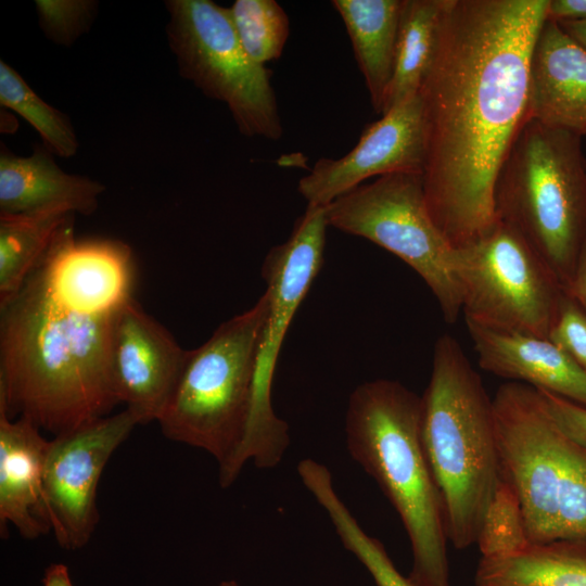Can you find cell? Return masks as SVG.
<instances>
[{
	"label": "cell",
	"mask_w": 586,
	"mask_h": 586,
	"mask_svg": "<svg viewBox=\"0 0 586 586\" xmlns=\"http://www.w3.org/2000/svg\"><path fill=\"white\" fill-rule=\"evenodd\" d=\"M105 189L100 181L64 171L44 146H38L29 156L1 150L0 215L46 209L91 215Z\"/></svg>",
	"instance_id": "obj_19"
},
{
	"label": "cell",
	"mask_w": 586,
	"mask_h": 586,
	"mask_svg": "<svg viewBox=\"0 0 586 586\" xmlns=\"http://www.w3.org/2000/svg\"><path fill=\"white\" fill-rule=\"evenodd\" d=\"M74 216L65 209L0 215V304L21 290Z\"/></svg>",
	"instance_id": "obj_23"
},
{
	"label": "cell",
	"mask_w": 586,
	"mask_h": 586,
	"mask_svg": "<svg viewBox=\"0 0 586 586\" xmlns=\"http://www.w3.org/2000/svg\"><path fill=\"white\" fill-rule=\"evenodd\" d=\"M425 127L419 93L367 125L356 145L340 158H319L300 179L309 205L327 206L369 178L423 174Z\"/></svg>",
	"instance_id": "obj_13"
},
{
	"label": "cell",
	"mask_w": 586,
	"mask_h": 586,
	"mask_svg": "<svg viewBox=\"0 0 586 586\" xmlns=\"http://www.w3.org/2000/svg\"><path fill=\"white\" fill-rule=\"evenodd\" d=\"M0 104L27 120L43 146L61 157L74 156L78 138L67 115L43 101L8 63L0 61Z\"/></svg>",
	"instance_id": "obj_25"
},
{
	"label": "cell",
	"mask_w": 586,
	"mask_h": 586,
	"mask_svg": "<svg viewBox=\"0 0 586 586\" xmlns=\"http://www.w3.org/2000/svg\"><path fill=\"white\" fill-rule=\"evenodd\" d=\"M238 38L256 63L281 56L290 35V20L276 0H235L229 8Z\"/></svg>",
	"instance_id": "obj_26"
},
{
	"label": "cell",
	"mask_w": 586,
	"mask_h": 586,
	"mask_svg": "<svg viewBox=\"0 0 586 586\" xmlns=\"http://www.w3.org/2000/svg\"><path fill=\"white\" fill-rule=\"evenodd\" d=\"M328 227L326 208L307 204L288 240L265 257L262 276L269 307L258 345L246 432L233 468L235 480L247 461L259 469L277 467L290 444L289 425L272 408V380L290 323L321 268Z\"/></svg>",
	"instance_id": "obj_9"
},
{
	"label": "cell",
	"mask_w": 586,
	"mask_h": 586,
	"mask_svg": "<svg viewBox=\"0 0 586 586\" xmlns=\"http://www.w3.org/2000/svg\"><path fill=\"white\" fill-rule=\"evenodd\" d=\"M114 314L61 306L30 275L0 304V409L54 436L109 416L119 404L110 358Z\"/></svg>",
	"instance_id": "obj_2"
},
{
	"label": "cell",
	"mask_w": 586,
	"mask_h": 586,
	"mask_svg": "<svg viewBox=\"0 0 586 586\" xmlns=\"http://www.w3.org/2000/svg\"><path fill=\"white\" fill-rule=\"evenodd\" d=\"M421 396L398 381L357 386L345 418L352 458L377 482L410 542L413 586H451L447 523L421 437Z\"/></svg>",
	"instance_id": "obj_3"
},
{
	"label": "cell",
	"mask_w": 586,
	"mask_h": 586,
	"mask_svg": "<svg viewBox=\"0 0 586 586\" xmlns=\"http://www.w3.org/2000/svg\"><path fill=\"white\" fill-rule=\"evenodd\" d=\"M421 400L422 444L444 504L448 542L466 549L476 544L500 462L493 398L449 334L435 342Z\"/></svg>",
	"instance_id": "obj_4"
},
{
	"label": "cell",
	"mask_w": 586,
	"mask_h": 586,
	"mask_svg": "<svg viewBox=\"0 0 586 586\" xmlns=\"http://www.w3.org/2000/svg\"><path fill=\"white\" fill-rule=\"evenodd\" d=\"M548 337L586 370V314L566 292Z\"/></svg>",
	"instance_id": "obj_29"
},
{
	"label": "cell",
	"mask_w": 586,
	"mask_h": 586,
	"mask_svg": "<svg viewBox=\"0 0 586 586\" xmlns=\"http://www.w3.org/2000/svg\"><path fill=\"white\" fill-rule=\"evenodd\" d=\"M42 586H74L67 565L63 563L50 564L43 574Z\"/></svg>",
	"instance_id": "obj_33"
},
{
	"label": "cell",
	"mask_w": 586,
	"mask_h": 586,
	"mask_svg": "<svg viewBox=\"0 0 586 586\" xmlns=\"http://www.w3.org/2000/svg\"><path fill=\"white\" fill-rule=\"evenodd\" d=\"M297 472L304 486L329 515L344 548L364 564L378 586H413L396 569L383 544L358 524L335 492L332 475L324 464L307 459Z\"/></svg>",
	"instance_id": "obj_24"
},
{
	"label": "cell",
	"mask_w": 586,
	"mask_h": 586,
	"mask_svg": "<svg viewBox=\"0 0 586 586\" xmlns=\"http://www.w3.org/2000/svg\"><path fill=\"white\" fill-rule=\"evenodd\" d=\"M558 23L576 42L586 49V21H563Z\"/></svg>",
	"instance_id": "obj_34"
},
{
	"label": "cell",
	"mask_w": 586,
	"mask_h": 586,
	"mask_svg": "<svg viewBox=\"0 0 586 586\" xmlns=\"http://www.w3.org/2000/svg\"><path fill=\"white\" fill-rule=\"evenodd\" d=\"M219 586H239L235 581H224L219 584Z\"/></svg>",
	"instance_id": "obj_35"
},
{
	"label": "cell",
	"mask_w": 586,
	"mask_h": 586,
	"mask_svg": "<svg viewBox=\"0 0 586 586\" xmlns=\"http://www.w3.org/2000/svg\"><path fill=\"white\" fill-rule=\"evenodd\" d=\"M493 407L500 476L520 498L530 543L586 539V447L527 384L504 383Z\"/></svg>",
	"instance_id": "obj_6"
},
{
	"label": "cell",
	"mask_w": 586,
	"mask_h": 586,
	"mask_svg": "<svg viewBox=\"0 0 586 586\" xmlns=\"http://www.w3.org/2000/svg\"><path fill=\"white\" fill-rule=\"evenodd\" d=\"M547 18L563 21H586V0H548Z\"/></svg>",
	"instance_id": "obj_31"
},
{
	"label": "cell",
	"mask_w": 586,
	"mask_h": 586,
	"mask_svg": "<svg viewBox=\"0 0 586 586\" xmlns=\"http://www.w3.org/2000/svg\"><path fill=\"white\" fill-rule=\"evenodd\" d=\"M528 544L520 498L513 486L500 476L476 539L482 558L505 556Z\"/></svg>",
	"instance_id": "obj_27"
},
{
	"label": "cell",
	"mask_w": 586,
	"mask_h": 586,
	"mask_svg": "<svg viewBox=\"0 0 586 586\" xmlns=\"http://www.w3.org/2000/svg\"><path fill=\"white\" fill-rule=\"evenodd\" d=\"M38 25L55 44L71 47L88 33L98 14L94 0H36Z\"/></svg>",
	"instance_id": "obj_28"
},
{
	"label": "cell",
	"mask_w": 586,
	"mask_h": 586,
	"mask_svg": "<svg viewBox=\"0 0 586 586\" xmlns=\"http://www.w3.org/2000/svg\"><path fill=\"white\" fill-rule=\"evenodd\" d=\"M475 586H586V539L528 544L505 556L481 558Z\"/></svg>",
	"instance_id": "obj_21"
},
{
	"label": "cell",
	"mask_w": 586,
	"mask_h": 586,
	"mask_svg": "<svg viewBox=\"0 0 586 586\" xmlns=\"http://www.w3.org/2000/svg\"><path fill=\"white\" fill-rule=\"evenodd\" d=\"M548 0H446L419 97L428 211L455 249L497 221L499 171L527 119L532 50Z\"/></svg>",
	"instance_id": "obj_1"
},
{
	"label": "cell",
	"mask_w": 586,
	"mask_h": 586,
	"mask_svg": "<svg viewBox=\"0 0 586 586\" xmlns=\"http://www.w3.org/2000/svg\"><path fill=\"white\" fill-rule=\"evenodd\" d=\"M446 0H404L382 114L419 93L435 55Z\"/></svg>",
	"instance_id": "obj_22"
},
{
	"label": "cell",
	"mask_w": 586,
	"mask_h": 586,
	"mask_svg": "<svg viewBox=\"0 0 586 586\" xmlns=\"http://www.w3.org/2000/svg\"><path fill=\"white\" fill-rule=\"evenodd\" d=\"M403 1H331L346 28L372 109L380 115L393 76Z\"/></svg>",
	"instance_id": "obj_20"
},
{
	"label": "cell",
	"mask_w": 586,
	"mask_h": 586,
	"mask_svg": "<svg viewBox=\"0 0 586 586\" xmlns=\"http://www.w3.org/2000/svg\"><path fill=\"white\" fill-rule=\"evenodd\" d=\"M324 208L330 227L367 239L404 260L429 286L444 319L457 320L462 313L457 250L428 211L422 175L378 177Z\"/></svg>",
	"instance_id": "obj_10"
},
{
	"label": "cell",
	"mask_w": 586,
	"mask_h": 586,
	"mask_svg": "<svg viewBox=\"0 0 586 586\" xmlns=\"http://www.w3.org/2000/svg\"><path fill=\"white\" fill-rule=\"evenodd\" d=\"M269 307L265 292L253 307L222 322L186 361L156 421L168 440L213 456L222 488L233 484L252 403L258 345Z\"/></svg>",
	"instance_id": "obj_7"
},
{
	"label": "cell",
	"mask_w": 586,
	"mask_h": 586,
	"mask_svg": "<svg viewBox=\"0 0 586 586\" xmlns=\"http://www.w3.org/2000/svg\"><path fill=\"white\" fill-rule=\"evenodd\" d=\"M527 118L586 136V49L549 18L531 54Z\"/></svg>",
	"instance_id": "obj_16"
},
{
	"label": "cell",
	"mask_w": 586,
	"mask_h": 586,
	"mask_svg": "<svg viewBox=\"0 0 586 586\" xmlns=\"http://www.w3.org/2000/svg\"><path fill=\"white\" fill-rule=\"evenodd\" d=\"M495 206L566 291L586 242L582 138L527 118L499 171Z\"/></svg>",
	"instance_id": "obj_5"
},
{
	"label": "cell",
	"mask_w": 586,
	"mask_h": 586,
	"mask_svg": "<svg viewBox=\"0 0 586 586\" xmlns=\"http://www.w3.org/2000/svg\"><path fill=\"white\" fill-rule=\"evenodd\" d=\"M586 314V242L579 254L575 271L565 291Z\"/></svg>",
	"instance_id": "obj_32"
},
{
	"label": "cell",
	"mask_w": 586,
	"mask_h": 586,
	"mask_svg": "<svg viewBox=\"0 0 586 586\" xmlns=\"http://www.w3.org/2000/svg\"><path fill=\"white\" fill-rule=\"evenodd\" d=\"M30 275L53 302L82 314L112 315L133 297L131 249L118 240L77 239L73 225Z\"/></svg>",
	"instance_id": "obj_14"
},
{
	"label": "cell",
	"mask_w": 586,
	"mask_h": 586,
	"mask_svg": "<svg viewBox=\"0 0 586 586\" xmlns=\"http://www.w3.org/2000/svg\"><path fill=\"white\" fill-rule=\"evenodd\" d=\"M165 7V31L180 76L225 103L241 135L279 140L283 127L271 72L243 49L229 8L211 0H167Z\"/></svg>",
	"instance_id": "obj_8"
},
{
	"label": "cell",
	"mask_w": 586,
	"mask_h": 586,
	"mask_svg": "<svg viewBox=\"0 0 586 586\" xmlns=\"http://www.w3.org/2000/svg\"><path fill=\"white\" fill-rule=\"evenodd\" d=\"M187 352L133 297L114 314L110 358L115 393L140 424L158 420L176 388Z\"/></svg>",
	"instance_id": "obj_15"
},
{
	"label": "cell",
	"mask_w": 586,
	"mask_h": 586,
	"mask_svg": "<svg viewBox=\"0 0 586 586\" xmlns=\"http://www.w3.org/2000/svg\"><path fill=\"white\" fill-rule=\"evenodd\" d=\"M538 391L559 428L575 442L586 447V407L556 394Z\"/></svg>",
	"instance_id": "obj_30"
},
{
	"label": "cell",
	"mask_w": 586,
	"mask_h": 586,
	"mask_svg": "<svg viewBox=\"0 0 586 586\" xmlns=\"http://www.w3.org/2000/svg\"><path fill=\"white\" fill-rule=\"evenodd\" d=\"M49 442L24 418L0 409V533L12 524L26 539L48 533L42 508V484Z\"/></svg>",
	"instance_id": "obj_18"
},
{
	"label": "cell",
	"mask_w": 586,
	"mask_h": 586,
	"mask_svg": "<svg viewBox=\"0 0 586 586\" xmlns=\"http://www.w3.org/2000/svg\"><path fill=\"white\" fill-rule=\"evenodd\" d=\"M466 324L484 371L586 407V370L549 337Z\"/></svg>",
	"instance_id": "obj_17"
},
{
	"label": "cell",
	"mask_w": 586,
	"mask_h": 586,
	"mask_svg": "<svg viewBox=\"0 0 586 586\" xmlns=\"http://www.w3.org/2000/svg\"><path fill=\"white\" fill-rule=\"evenodd\" d=\"M456 250L466 321L548 337L565 290L511 226L497 219L479 239Z\"/></svg>",
	"instance_id": "obj_11"
},
{
	"label": "cell",
	"mask_w": 586,
	"mask_h": 586,
	"mask_svg": "<svg viewBox=\"0 0 586 586\" xmlns=\"http://www.w3.org/2000/svg\"><path fill=\"white\" fill-rule=\"evenodd\" d=\"M139 424L125 408L50 440L42 508L61 548L80 549L91 539L100 519L97 494L103 470Z\"/></svg>",
	"instance_id": "obj_12"
}]
</instances>
